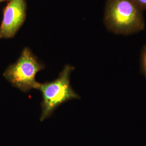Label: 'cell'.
I'll return each mask as SVG.
<instances>
[{"mask_svg": "<svg viewBox=\"0 0 146 146\" xmlns=\"http://www.w3.org/2000/svg\"><path fill=\"white\" fill-rule=\"evenodd\" d=\"M104 22L117 35L133 34L145 28L143 11L132 0H106Z\"/></svg>", "mask_w": 146, "mask_h": 146, "instance_id": "1", "label": "cell"}, {"mask_svg": "<svg viewBox=\"0 0 146 146\" xmlns=\"http://www.w3.org/2000/svg\"><path fill=\"white\" fill-rule=\"evenodd\" d=\"M74 69L72 66L66 64L55 80L43 84L38 82L36 89L39 90L42 95L40 121L50 117L64 102L80 98L70 83V75Z\"/></svg>", "mask_w": 146, "mask_h": 146, "instance_id": "2", "label": "cell"}, {"mask_svg": "<svg viewBox=\"0 0 146 146\" xmlns=\"http://www.w3.org/2000/svg\"><path fill=\"white\" fill-rule=\"evenodd\" d=\"M44 66L28 47L23 48L16 62L10 64L3 73L4 78L14 87L26 93L36 88L37 73Z\"/></svg>", "mask_w": 146, "mask_h": 146, "instance_id": "3", "label": "cell"}, {"mask_svg": "<svg viewBox=\"0 0 146 146\" xmlns=\"http://www.w3.org/2000/svg\"><path fill=\"white\" fill-rule=\"evenodd\" d=\"M27 5L26 0H10L3 11L0 26V38L15 36L26 21Z\"/></svg>", "mask_w": 146, "mask_h": 146, "instance_id": "4", "label": "cell"}, {"mask_svg": "<svg viewBox=\"0 0 146 146\" xmlns=\"http://www.w3.org/2000/svg\"><path fill=\"white\" fill-rule=\"evenodd\" d=\"M142 11H146V0H132Z\"/></svg>", "mask_w": 146, "mask_h": 146, "instance_id": "5", "label": "cell"}, {"mask_svg": "<svg viewBox=\"0 0 146 146\" xmlns=\"http://www.w3.org/2000/svg\"><path fill=\"white\" fill-rule=\"evenodd\" d=\"M142 68L143 69L144 73L146 76V46L144 48V50L142 53Z\"/></svg>", "mask_w": 146, "mask_h": 146, "instance_id": "6", "label": "cell"}, {"mask_svg": "<svg viewBox=\"0 0 146 146\" xmlns=\"http://www.w3.org/2000/svg\"><path fill=\"white\" fill-rule=\"evenodd\" d=\"M10 0H0V3H1V2H9Z\"/></svg>", "mask_w": 146, "mask_h": 146, "instance_id": "7", "label": "cell"}]
</instances>
